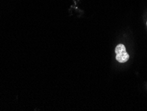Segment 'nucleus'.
<instances>
[{"label": "nucleus", "mask_w": 147, "mask_h": 111, "mask_svg": "<svg viewBox=\"0 0 147 111\" xmlns=\"http://www.w3.org/2000/svg\"><path fill=\"white\" fill-rule=\"evenodd\" d=\"M116 59L119 63H125L129 60V55L127 53L126 48L123 44H119L115 48Z\"/></svg>", "instance_id": "nucleus-1"}, {"label": "nucleus", "mask_w": 147, "mask_h": 111, "mask_svg": "<svg viewBox=\"0 0 147 111\" xmlns=\"http://www.w3.org/2000/svg\"><path fill=\"white\" fill-rule=\"evenodd\" d=\"M146 24H147V23H146Z\"/></svg>", "instance_id": "nucleus-2"}]
</instances>
